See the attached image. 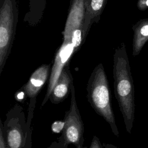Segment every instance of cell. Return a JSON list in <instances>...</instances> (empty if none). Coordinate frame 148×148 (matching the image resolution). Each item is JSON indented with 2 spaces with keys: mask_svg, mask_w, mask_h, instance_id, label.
Masks as SVG:
<instances>
[{
  "mask_svg": "<svg viewBox=\"0 0 148 148\" xmlns=\"http://www.w3.org/2000/svg\"><path fill=\"white\" fill-rule=\"evenodd\" d=\"M108 0H84L85 14L83 24L84 37L86 39L90 27L94 23H98Z\"/></svg>",
  "mask_w": 148,
  "mask_h": 148,
  "instance_id": "10",
  "label": "cell"
},
{
  "mask_svg": "<svg viewBox=\"0 0 148 148\" xmlns=\"http://www.w3.org/2000/svg\"><path fill=\"white\" fill-rule=\"evenodd\" d=\"M89 148H103L102 144L97 136L94 135L93 136Z\"/></svg>",
  "mask_w": 148,
  "mask_h": 148,
  "instance_id": "15",
  "label": "cell"
},
{
  "mask_svg": "<svg viewBox=\"0 0 148 148\" xmlns=\"http://www.w3.org/2000/svg\"><path fill=\"white\" fill-rule=\"evenodd\" d=\"M88 101L95 112L110 125L113 134L119 136V132L112 109L111 95L103 64L99 63L93 69L87 86Z\"/></svg>",
  "mask_w": 148,
  "mask_h": 148,
  "instance_id": "2",
  "label": "cell"
},
{
  "mask_svg": "<svg viewBox=\"0 0 148 148\" xmlns=\"http://www.w3.org/2000/svg\"><path fill=\"white\" fill-rule=\"evenodd\" d=\"M85 40L83 33V28H78L75 29L72 34L71 41L73 43L75 50L78 51L82 44Z\"/></svg>",
  "mask_w": 148,
  "mask_h": 148,
  "instance_id": "13",
  "label": "cell"
},
{
  "mask_svg": "<svg viewBox=\"0 0 148 148\" xmlns=\"http://www.w3.org/2000/svg\"><path fill=\"white\" fill-rule=\"evenodd\" d=\"M35 106V104L29 103L27 123L24 110L17 104L8 111L3 124L1 121L7 148H24Z\"/></svg>",
  "mask_w": 148,
  "mask_h": 148,
  "instance_id": "3",
  "label": "cell"
},
{
  "mask_svg": "<svg viewBox=\"0 0 148 148\" xmlns=\"http://www.w3.org/2000/svg\"><path fill=\"white\" fill-rule=\"evenodd\" d=\"M14 97H15V99L17 101L20 102H24V100L28 97L27 95L26 92L24 90V89L21 87L20 88V90H19L18 91L16 92V93L15 94Z\"/></svg>",
  "mask_w": 148,
  "mask_h": 148,
  "instance_id": "14",
  "label": "cell"
},
{
  "mask_svg": "<svg viewBox=\"0 0 148 148\" xmlns=\"http://www.w3.org/2000/svg\"><path fill=\"white\" fill-rule=\"evenodd\" d=\"M47 0H29V10L25 14L23 21L31 27H35L43 18Z\"/></svg>",
  "mask_w": 148,
  "mask_h": 148,
  "instance_id": "12",
  "label": "cell"
},
{
  "mask_svg": "<svg viewBox=\"0 0 148 148\" xmlns=\"http://www.w3.org/2000/svg\"><path fill=\"white\" fill-rule=\"evenodd\" d=\"M76 52V50L71 40L68 42L63 41L61 46L55 55L54 61L51 69L47 91L42 102V106H43L49 99L51 92L58 81L62 71L66 65L69 64L71 58Z\"/></svg>",
  "mask_w": 148,
  "mask_h": 148,
  "instance_id": "6",
  "label": "cell"
},
{
  "mask_svg": "<svg viewBox=\"0 0 148 148\" xmlns=\"http://www.w3.org/2000/svg\"><path fill=\"white\" fill-rule=\"evenodd\" d=\"M84 14V0H70L68 14L62 32L64 42L71 40L72 32L75 29L83 28Z\"/></svg>",
  "mask_w": 148,
  "mask_h": 148,
  "instance_id": "7",
  "label": "cell"
},
{
  "mask_svg": "<svg viewBox=\"0 0 148 148\" xmlns=\"http://www.w3.org/2000/svg\"><path fill=\"white\" fill-rule=\"evenodd\" d=\"M71 105L66 113L62 135L60 141L65 146L73 144L76 148H83L84 125L76 103L73 83L71 89Z\"/></svg>",
  "mask_w": 148,
  "mask_h": 148,
  "instance_id": "5",
  "label": "cell"
},
{
  "mask_svg": "<svg viewBox=\"0 0 148 148\" xmlns=\"http://www.w3.org/2000/svg\"><path fill=\"white\" fill-rule=\"evenodd\" d=\"M134 37L132 55L138 56L145 43L148 41V18L139 20L132 26Z\"/></svg>",
  "mask_w": 148,
  "mask_h": 148,
  "instance_id": "11",
  "label": "cell"
},
{
  "mask_svg": "<svg viewBox=\"0 0 148 148\" xmlns=\"http://www.w3.org/2000/svg\"><path fill=\"white\" fill-rule=\"evenodd\" d=\"M0 148H7L5 139L3 136L2 128L0 125Z\"/></svg>",
  "mask_w": 148,
  "mask_h": 148,
  "instance_id": "17",
  "label": "cell"
},
{
  "mask_svg": "<svg viewBox=\"0 0 148 148\" xmlns=\"http://www.w3.org/2000/svg\"><path fill=\"white\" fill-rule=\"evenodd\" d=\"M51 64H43L38 68L31 75L28 82L22 87L30 101L36 99V96L47 82Z\"/></svg>",
  "mask_w": 148,
  "mask_h": 148,
  "instance_id": "8",
  "label": "cell"
},
{
  "mask_svg": "<svg viewBox=\"0 0 148 148\" xmlns=\"http://www.w3.org/2000/svg\"><path fill=\"white\" fill-rule=\"evenodd\" d=\"M18 19L16 0H0V75L10 54Z\"/></svg>",
  "mask_w": 148,
  "mask_h": 148,
  "instance_id": "4",
  "label": "cell"
},
{
  "mask_svg": "<svg viewBox=\"0 0 148 148\" xmlns=\"http://www.w3.org/2000/svg\"><path fill=\"white\" fill-rule=\"evenodd\" d=\"M136 6L139 10L144 11L148 9V0H138Z\"/></svg>",
  "mask_w": 148,
  "mask_h": 148,
  "instance_id": "16",
  "label": "cell"
},
{
  "mask_svg": "<svg viewBox=\"0 0 148 148\" xmlns=\"http://www.w3.org/2000/svg\"><path fill=\"white\" fill-rule=\"evenodd\" d=\"M72 83L73 78L69 69V64H68L62 71L51 92L49 97L50 102L54 104H58L66 99L71 92Z\"/></svg>",
  "mask_w": 148,
  "mask_h": 148,
  "instance_id": "9",
  "label": "cell"
},
{
  "mask_svg": "<svg viewBox=\"0 0 148 148\" xmlns=\"http://www.w3.org/2000/svg\"><path fill=\"white\" fill-rule=\"evenodd\" d=\"M102 146H103V148H119L117 147V146L111 144V143H103L102 144Z\"/></svg>",
  "mask_w": 148,
  "mask_h": 148,
  "instance_id": "18",
  "label": "cell"
},
{
  "mask_svg": "<svg viewBox=\"0 0 148 148\" xmlns=\"http://www.w3.org/2000/svg\"><path fill=\"white\" fill-rule=\"evenodd\" d=\"M113 73L114 95L124 119L126 131L131 134L135 108L134 86L124 43L114 50Z\"/></svg>",
  "mask_w": 148,
  "mask_h": 148,
  "instance_id": "1",
  "label": "cell"
}]
</instances>
